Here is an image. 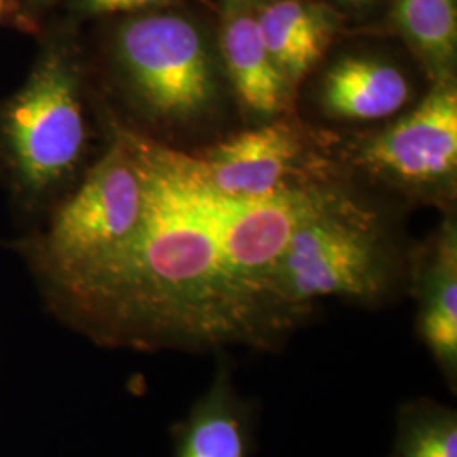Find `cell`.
<instances>
[{
    "mask_svg": "<svg viewBox=\"0 0 457 457\" xmlns=\"http://www.w3.org/2000/svg\"><path fill=\"white\" fill-rule=\"evenodd\" d=\"M120 131L141 173L143 212L114 253L51 287L70 322L132 349L275 347L298 324L273 295L275 266L320 180L224 195L196 156Z\"/></svg>",
    "mask_w": 457,
    "mask_h": 457,
    "instance_id": "obj_1",
    "label": "cell"
},
{
    "mask_svg": "<svg viewBox=\"0 0 457 457\" xmlns=\"http://www.w3.org/2000/svg\"><path fill=\"white\" fill-rule=\"evenodd\" d=\"M396 256L378 213L322 181L273 273L278 303L298 322L327 296L375 302L390 292Z\"/></svg>",
    "mask_w": 457,
    "mask_h": 457,
    "instance_id": "obj_2",
    "label": "cell"
},
{
    "mask_svg": "<svg viewBox=\"0 0 457 457\" xmlns=\"http://www.w3.org/2000/svg\"><path fill=\"white\" fill-rule=\"evenodd\" d=\"M115 56L132 96L151 117L187 124L212 111L219 71L212 45L192 17H134L115 34Z\"/></svg>",
    "mask_w": 457,
    "mask_h": 457,
    "instance_id": "obj_3",
    "label": "cell"
},
{
    "mask_svg": "<svg viewBox=\"0 0 457 457\" xmlns=\"http://www.w3.org/2000/svg\"><path fill=\"white\" fill-rule=\"evenodd\" d=\"M143 212L141 173L122 131L54 215L37 251L49 287L79 275L131 237Z\"/></svg>",
    "mask_w": 457,
    "mask_h": 457,
    "instance_id": "obj_4",
    "label": "cell"
},
{
    "mask_svg": "<svg viewBox=\"0 0 457 457\" xmlns=\"http://www.w3.org/2000/svg\"><path fill=\"white\" fill-rule=\"evenodd\" d=\"M5 136L26 187L43 190L62 180L85 146L79 79L60 53H49L5 112Z\"/></svg>",
    "mask_w": 457,
    "mask_h": 457,
    "instance_id": "obj_5",
    "label": "cell"
},
{
    "mask_svg": "<svg viewBox=\"0 0 457 457\" xmlns=\"http://www.w3.org/2000/svg\"><path fill=\"white\" fill-rule=\"evenodd\" d=\"M368 173L413 195H454L457 175L456 80L432 90L388 129L362 141L356 156Z\"/></svg>",
    "mask_w": 457,
    "mask_h": 457,
    "instance_id": "obj_6",
    "label": "cell"
},
{
    "mask_svg": "<svg viewBox=\"0 0 457 457\" xmlns=\"http://www.w3.org/2000/svg\"><path fill=\"white\" fill-rule=\"evenodd\" d=\"M300 154L302 145L294 129L271 122L215 145L196 160L205 179L220 194L256 198L296 180Z\"/></svg>",
    "mask_w": 457,
    "mask_h": 457,
    "instance_id": "obj_7",
    "label": "cell"
},
{
    "mask_svg": "<svg viewBox=\"0 0 457 457\" xmlns=\"http://www.w3.org/2000/svg\"><path fill=\"white\" fill-rule=\"evenodd\" d=\"M419 332L442 373L457 379V228L445 220L419 273Z\"/></svg>",
    "mask_w": 457,
    "mask_h": 457,
    "instance_id": "obj_8",
    "label": "cell"
},
{
    "mask_svg": "<svg viewBox=\"0 0 457 457\" xmlns=\"http://www.w3.org/2000/svg\"><path fill=\"white\" fill-rule=\"evenodd\" d=\"M219 49L232 87L251 111L279 112L292 94L264 43L256 12L224 5Z\"/></svg>",
    "mask_w": 457,
    "mask_h": 457,
    "instance_id": "obj_9",
    "label": "cell"
},
{
    "mask_svg": "<svg viewBox=\"0 0 457 457\" xmlns=\"http://www.w3.org/2000/svg\"><path fill=\"white\" fill-rule=\"evenodd\" d=\"M254 12L264 43L294 92L330 46L337 16L315 0H270Z\"/></svg>",
    "mask_w": 457,
    "mask_h": 457,
    "instance_id": "obj_10",
    "label": "cell"
},
{
    "mask_svg": "<svg viewBox=\"0 0 457 457\" xmlns=\"http://www.w3.org/2000/svg\"><path fill=\"white\" fill-rule=\"evenodd\" d=\"M410 97L405 75L383 60L347 56L327 70L320 102L345 120H378L398 112Z\"/></svg>",
    "mask_w": 457,
    "mask_h": 457,
    "instance_id": "obj_11",
    "label": "cell"
},
{
    "mask_svg": "<svg viewBox=\"0 0 457 457\" xmlns=\"http://www.w3.org/2000/svg\"><path fill=\"white\" fill-rule=\"evenodd\" d=\"M249 434L247 405L222 366L183 425L177 457H247Z\"/></svg>",
    "mask_w": 457,
    "mask_h": 457,
    "instance_id": "obj_12",
    "label": "cell"
},
{
    "mask_svg": "<svg viewBox=\"0 0 457 457\" xmlns=\"http://www.w3.org/2000/svg\"><path fill=\"white\" fill-rule=\"evenodd\" d=\"M393 21L432 82L454 77L456 0H395Z\"/></svg>",
    "mask_w": 457,
    "mask_h": 457,
    "instance_id": "obj_13",
    "label": "cell"
},
{
    "mask_svg": "<svg viewBox=\"0 0 457 457\" xmlns=\"http://www.w3.org/2000/svg\"><path fill=\"white\" fill-rule=\"evenodd\" d=\"M392 457H457L456 411L436 403L409 407Z\"/></svg>",
    "mask_w": 457,
    "mask_h": 457,
    "instance_id": "obj_14",
    "label": "cell"
},
{
    "mask_svg": "<svg viewBox=\"0 0 457 457\" xmlns=\"http://www.w3.org/2000/svg\"><path fill=\"white\" fill-rule=\"evenodd\" d=\"M180 0H83V9L90 14H128L154 7H163Z\"/></svg>",
    "mask_w": 457,
    "mask_h": 457,
    "instance_id": "obj_15",
    "label": "cell"
},
{
    "mask_svg": "<svg viewBox=\"0 0 457 457\" xmlns=\"http://www.w3.org/2000/svg\"><path fill=\"white\" fill-rule=\"evenodd\" d=\"M270 0H222L224 5H234V7H249V9H256L262 4H266Z\"/></svg>",
    "mask_w": 457,
    "mask_h": 457,
    "instance_id": "obj_16",
    "label": "cell"
},
{
    "mask_svg": "<svg viewBox=\"0 0 457 457\" xmlns=\"http://www.w3.org/2000/svg\"><path fill=\"white\" fill-rule=\"evenodd\" d=\"M339 2L347 4V5H353V7H361V5H368V4H371L375 0H339Z\"/></svg>",
    "mask_w": 457,
    "mask_h": 457,
    "instance_id": "obj_17",
    "label": "cell"
},
{
    "mask_svg": "<svg viewBox=\"0 0 457 457\" xmlns=\"http://www.w3.org/2000/svg\"><path fill=\"white\" fill-rule=\"evenodd\" d=\"M4 5H5V0H0V14L4 12Z\"/></svg>",
    "mask_w": 457,
    "mask_h": 457,
    "instance_id": "obj_18",
    "label": "cell"
}]
</instances>
